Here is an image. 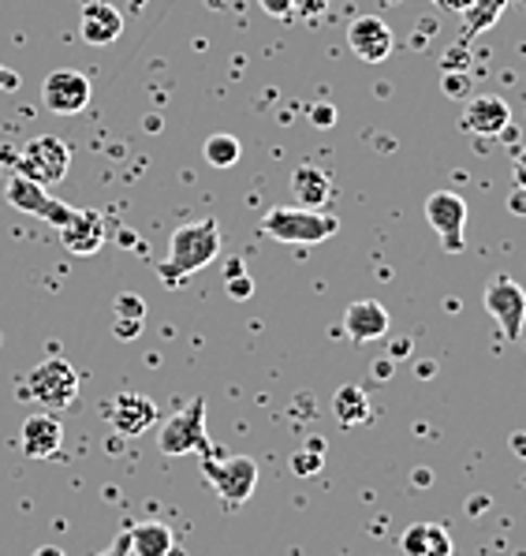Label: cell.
<instances>
[{"label": "cell", "instance_id": "1", "mask_svg": "<svg viewBox=\"0 0 526 556\" xmlns=\"http://www.w3.org/2000/svg\"><path fill=\"white\" fill-rule=\"evenodd\" d=\"M220 254V225L214 217L191 220L180 225L168 236V254L165 262H157V277L165 285H183L187 277H194L198 269H206L209 262H217Z\"/></svg>", "mask_w": 526, "mask_h": 556}, {"label": "cell", "instance_id": "2", "mask_svg": "<svg viewBox=\"0 0 526 556\" xmlns=\"http://www.w3.org/2000/svg\"><path fill=\"white\" fill-rule=\"evenodd\" d=\"M261 232L277 243H325L341 232V220L333 213H321V210H303V205H280V210H269L261 217Z\"/></svg>", "mask_w": 526, "mask_h": 556}, {"label": "cell", "instance_id": "3", "mask_svg": "<svg viewBox=\"0 0 526 556\" xmlns=\"http://www.w3.org/2000/svg\"><path fill=\"white\" fill-rule=\"evenodd\" d=\"M23 396H30L34 404L46 410H67L79 400V374H75V366L64 355H49L46 363H38L27 374Z\"/></svg>", "mask_w": 526, "mask_h": 556}, {"label": "cell", "instance_id": "4", "mask_svg": "<svg viewBox=\"0 0 526 556\" xmlns=\"http://www.w3.org/2000/svg\"><path fill=\"white\" fill-rule=\"evenodd\" d=\"M202 475L217 490V497L228 511L243 508L258 490V464L251 456H206L202 459Z\"/></svg>", "mask_w": 526, "mask_h": 556}, {"label": "cell", "instance_id": "5", "mask_svg": "<svg viewBox=\"0 0 526 556\" xmlns=\"http://www.w3.org/2000/svg\"><path fill=\"white\" fill-rule=\"evenodd\" d=\"M157 448L165 456H191V452H202V456H214V444H209L206 433V396H194L183 410H176L157 433Z\"/></svg>", "mask_w": 526, "mask_h": 556}, {"label": "cell", "instance_id": "6", "mask_svg": "<svg viewBox=\"0 0 526 556\" xmlns=\"http://www.w3.org/2000/svg\"><path fill=\"white\" fill-rule=\"evenodd\" d=\"M12 165H15V173L34 179V184L56 187L67 176V168H72V150H67V142L56 139V135H38V139H30L27 147L15 153Z\"/></svg>", "mask_w": 526, "mask_h": 556}, {"label": "cell", "instance_id": "7", "mask_svg": "<svg viewBox=\"0 0 526 556\" xmlns=\"http://www.w3.org/2000/svg\"><path fill=\"white\" fill-rule=\"evenodd\" d=\"M4 199H8V205H12V210L30 213V217L46 220V225H53V228H61L64 220L72 217V205L61 202V199H53V194H49L46 187L34 184V179H27V176H20V173L8 179Z\"/></svg>", "mask_w": 526, "mask_h": 556}, {"label": "cell", "instance_id": "8", "mask_svg": "<svg viewBox=\"0 0 526 556\" xmlns=\"http://www.w3.org/2000/svg\"><path fill=\"white\" fill-rule=\"evenodd\" d=\"M93 87L82 72L75 67H61V72H49L41 83V101L53 116H79L90 105Z\"/></svg>", "mask_w": 526, "mask_h": 556}, {"label": "cell", "instance_id": "9", "mask_svg": "<svg viewBox=\"0 0 526 556\" xmlns=\"http://www.w3.org/2000/svg\"><path fill=\"white\" fill-rule=\"evenodd\" d=\"M482 303H486L489 318L500 325V332H504L508 340L523 337V329H526V292L515 285L512 277H497L493 285L486 288Z\"/></svg>", "mask_w": 526, "mask_h": 556}, {"label": "cell", "instance_id": "10", "mask_svg": "<svg viewBox=\"0 0 526 556\" xmlns=\"http://www.w3.org/2000/svg\"><path fill=\"white\" fill-rule=\"evenodd\" d=\"M426 220L440 236V247L448 254L463 251V228H466V202L456 191H434L426 199Z\"/></svg>", "mask_w": 526, "mask_h": 556}, {"label": "cell", "instance_id": "11", "mask_svg": "<svg viewBox=\"0 0 526 556\" xmlns=\"http://www.w3.org/2000/svg\"><path fill=\"white\" fill-rule=\"evenodd\" d=\"M56 232H61V243H64L67 254H75V258H90V254H98L101 247H105L108 225L98 210H72V217H67Z\"/></svg>", "mask_w": 526, "mask_h": 556}, {"label": "cell", "instance_id": "12", "mask_svg": "<svg viewBox=\"0 0 526 556\" xmlns=\"http://www.w3.org/2000/svg\"><path fill=\"white\" fill-rule=\"evenodd\" d=\"M512 127V109L497 93H478L466 101L463 109V131H471L474 139H497Z\"/></svg>", "mask_w": 526, "mask_h": 556}, {"label": "cell", "instance_id": "13", "mask_svg": "<svg viewBox=\"0 0 526 556\" xmlns=\"http://www.w3.org/2000/svg\"><path fill=\"white\" fill-rule=\"evenodd\" d=\"M105 418L113 422V430L120 438H142L150 426L157 422V404L142 392H120V396L108 404Z\"/></svg>", "mask_w": 526, "mask_h": 556}, {"label": "cell", "instance_id": "14", "mask_svg": "<svg viewBox=\"0 0 526 556\" xmlns=\"http://www.w3.org/2000/svg\"><path fill=\"white\" fill-rule=\"evenodd\" d=\"M347 46H351V53L359 60H367V64H381V60H388V53H393V30L377 15H359L347 27Z\"/></svg>", "mask_w": 526, "mask_h": 556}, {"label": "cell", "instance_id": "15", "mask_svg": "<svg viewBox=\"0 0 526 556\" xmlns=\"http://www.w3.org/2000/svg\"><path fill=\"white\" fill-rule=\"evenodd\" d=\"M20 444L27 452V459H49L64 448V426L53 410H41V415H30L20 430Z\"/></svg>", "mask_w": 526, "mask_h": 556}, {"label": "cell", "instance_id": "16", "mask_svg": "<svg viewBox=\"0 0 526 556\" xmlns=\"http://www.w3.org/2000/svg\"><path fill=\"white\" fill-rule=\"evenodd\" d=\"M388 311L377 303V299H359V303H351L344 311V332L355 340V344H373V340H381L388 332Z\"/></svg>", "mask_w": 526, "mask_h": 556}, {"label": "cell", "instance_id": "17", "mask_svg": "<svg viewBox=\"0 0 526 556\" xmlns=\"http://www.w3.org/2000/svg\"><path fill=\"white\" fill-rule=\"evenodd\" d=\"M79 34H82V41H90V46H113V41L124 34L120 8L108 4V0H90V4H82Z\"/></svg>", "mask_w": 526, "mask_h": 556}, {"label": "cell", "instance_id": "18", "mask_svg": "<svg viewBox=\"0 0 526 556\" xmlns=\"http://www.w3.org/2000/svg\"><path fill=\"white\" fill-rule=\"evenodd\" d=\"M333 176L325 173V168L318 165H299L292 173V194L295 202L303 205V210H325L329 202H333Z\"/></svg>", "mask_w": 526, "mask_h": 556}, {"label": "cell", "instance_id": "19", "mask_svg": "<svg viewBox=\"0 0 526 556\" xmlns=\"http://www.w3.org/2000/svg\"><path fill=\"white\" fill-rule=\"evenodd\" d=\"M400 553L403 556H452V534L440 523H411L400 534Z\"/></svg>", "mask_w": 526, "mask_h": 556}, {"label": "cell", "instance_id": "20", "mask_svg": "<svg viewBox=\"0 0 526 556\" xmlns=\"http://www.w3.org/2000/svg\"><path fill=\"white\" fill-rule=\"evenodd\" d=\"M333 415H336V422L341 426H362V422H370L373 418V407H370V396H367V389L362 384H341L336 389V396H333Z\"/></svg>", "mask_w": 526, "mask_h": 556}, {"label": "cell", "instance_id": "21", "mask_svg": "<svg viewBox=\"0 0 526 556\" xmlns=\"http://www.w3.org/2000/svg\"><path fill=\"white\" fill-rule=\"evenodd\" d=\"M127 538H131V556H172L176 549V538L165 523H134Z\"/></svg>", "mask_w": 526, "mask_h": 556}, {"label": "cell", "instance_id": "22", "mask_svg": "<svg viewBox=\"0 0 526 556\" xmlns=\"http://www.w3.org/2000/svg\"><path fill=\"white\" fill-rule=\"evenodd\" d=\"M202 153H206V161L214 168H232L235 161L243 157V147H240V139H235V135H209Z\"/></svg>", "mask_w": 526, "mask_h": 556}, {"label": "cell", "instance_id": "23", "mask_svg": "<svg viewBox=\"0 0 526 556\" xmlns=\"http://www.w3.org/2000/svg\"><path fill=\"white\" fill-rule=\"evenodd\" d=\"M321 452H325V444L313 438V441H310V448H303V452H295V456H292V470H295L299 478L318 475V470H321Z\"/></svg>", "mask_w": 526, "mask_h": 556}, {"label": "cell", "instance_id": "24", "mask_svg": "<svg viewBox=\"0 0 526 556\" xmlns=\"http://www.w3.org/2000/svg\"><path fill=\"white\" fill-rule=\"evenodd\" d=\"M113 318H127V321H146V299L131 295V292L116 295V303H113Z\"/></svg>", "mask_w": 526, "mask_h": 556}, {"label": "cell", "instance_id": "25", "mask_svg": "<svg viewBox=\"0 0 526 556\" xmlns=\"http://www.w3.org/2000/svg\"><path fill=\"white\" fill-rule=\"evenodd\" d=\"M333 0H292V20H321Z\"/></svg>", "mask_w": 526, "mask_h": 556}, {"label": "cell", "instance_id": "26", "mask_svg": "<svg viewBox=\"0 0 526 556\" xmlns=\"http://www.w3.org/2000/svg\"><path fill=\"white\" fill-rule=\"evenodd\" d=\"M228 295L235 299V303H243V299L254 295V280L247 273H235V277H228Z\"/></svg>", "mask_w": 526, "mask_h": 556}, {"label": "cell", "instance_id": "27", "mask_svg": "<svg viewBox=\"0 0 526 556\" xmlns=\"http://www.w3.org/2000/svg\"><path fill=\"white\" fill-rule=\"evenodd\" d=\"M258 4H261V12L273 15V20H280V23L292 20V0H258Z\"/></svg>", "mask_w": 526, "mask_h": 556}, {"label": "cell", "instance_id": "28", "mask_svg": "<svg viewBox=\"0 0 526 556\" xmlns=\"http://www.w3.org/2000/svg\"><path fill=\"white\" fill-rule=\"evenodd\" d=\"M310 119H313V127H333L336 124V109L333 105H313Z\"/></svg>", "mask_w": 526, "mask_h": 556}, {"label": "cell", "instance_id": "29", "mask_svg": "<svg viewBox=\"0 0 526 556\" xmlns=\"http://www.w3.org/2000/svg\"><path fill=\"white\" fill-rule=\"evenodd\" d=\"M113 332H116V337H120V340H134V337H139V332H142V321L116 318V321H113Z\"/></svg>", "mask_w": 526, "mask_h": 556}, {"label": "cell", "instance_id": "30", "mask_svg": "<svg viewBox=\"0 0 526 556\" xmlns=\"http://www.w3.org/2000/svg\"><path fill=\"white\" fill-rule=\"evenodd\" d=\"M20 72H12V67H4V64H0V93H15V90H20Z\"/></svg>", "mask_w": 526, "mask_h": 556}, {"label": "cell", "instance_id": "31", "mask_svg": "<svg viewBox=\"0 0 526 556\" xmlns=\"http://www.w3.org/2000/svg\"><path fill=\"white\" fill-rule=\"evenodd\" d=\"M98 556H131V538H127V530L120 538H116L113 545H108V549H101Z\"/></svg>", "mask_w": 526, "mask_h": 556}, {"label": "cell", "instance_id": "32", "mask_svg": "<svg viewBox=\"0 0 526 556\" xmlns=\"http://www.w3.org/2000/svg\"><path fill=\"white\" fill-rule=\"evenodd\" d=\"M512 176H515V187H523L526 191V147L515 153V161H512Z\"/></svg>", "mask_w": 526, "mask_h": 556}, {"label": "cell", "instance_id": "33", "mask_svg": "<svg viewBox=\"0 0 526 556\" xmlns=\"http://www.w3.org/2000/svg\"><path fill=\"white\" fill-rule=\"evenodd\" d=\"M508 210H512L515 217H526V191L523 187H515V191L508 194Z\"/></svg>", "mask_w": 526, "mask_h": 556}, {"label": "cell", "instance_id": "34", "mask_svg": "<svg viewBox=\"0 0 526 556\" xmlns=\"http://www.w3.org/2000/svg\"><path fill=\"white\" fill-rule=\"evenodd\" d=\"M388 352H393V363H396V358H407V352H411V340H396Z\"/></svg>", "mask_w": 526, "mask_h": 556}, {"label": "cell", "instance_id": "35", "mask_svg": "<svg viewBox=\"0 0 526 556\" xmlns=\"http://www.w3.org/2000/svg\"><path fill=\"white\" fill-rule=\"evenodd\" d=\"M512 452L526 459V433H512Z\"/></svg>", "mask_w": 526, "mask_h": 556}, {"label": "cell", "instance_id": "36", "mask_svg": "<svg viewBox=\"0 0 526 556\" xmlns=\"http://www.w3.org/2000/svg\"><path fill=\"white\" fill-rule=\"evenodd\" d=\"M34 556H67L61 545H41V549H34Z\"/></svg>", "mask_w": 526, "mask_h": 556}, {"label": "cell", "instance_id": "37", "mask_svg": "<svg viewBox=\"0 0 526 556\" xmlns=\"http://www.w3.org/2000/svg\"><path fill=\"white\" fill-rule=\"evenodd\" d=\"M373 374H377V378H388V374H393V358H388V363H377V366H373Z\"/></svg>", "mask_w": 526, "mask_h": 556}]
</instances>
